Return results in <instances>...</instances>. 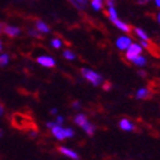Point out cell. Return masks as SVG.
<instances>
[{"label": "cell", "instance_id": "cell-10", "mask_svg": "<svg viewBox=\"0 0 160 160\" xmlns=\"http://www.w3.org/2000/svg\"><path fill=\"white\" fill-rule=\"evenodd\" d=\"M36 29H37L39 32H41V33H49L50 32V28L41 20L36 21Z\"/></svg>", "mask_w": 160, "mask_h": 160}, {"label": "cell", "instance_id": "cell-26", "mask_svg": "<svg viewBox=\"0 0 160 160\" xmlns=\"http://www.w3.org/2000/svg\"><path fill=\"white\" fill-rule=\"evenodd\" d=\"M56 123H58V125H62V123L64 122V118L61 117V116H58V117L56 118V121H55Z\"/></svg>", "mask_w": 160, "mask_h": 160}, {"label": "cell", "instance_id": "cell-30", "mask_svg": "<svg viewBox=\"0 0 160 160\" xmlns=\"http://www.w3.org/2000/svg\"><path fill=\"white\" fill-rule=\"evenodd\" d=\"M3 28H5V24L0 22V34L3 33Z\"/></svg>", "mask_w": 160, "mask_h": 160}, {"label": "cell", "instance_id": "cell-15", "mask_svg": "<svg viewBox=\"0 0 160 160\" xmlns=\"http://www.w3.org/2000/svg\"><path fill=\"white\" fill-rule=\"evenodd\" d=\"M86 121H88V119H87V116L86 114H83V113H79L77 114L76 117H74V122L77 123L78 126H82L83 123L86 122Z\"/></svg>", "mask_w": 160, "mask_h": 160}, {"label": "cell", "instance_id": "cell-28", "mask_svg": "<svg viewBox=\"0 0 160 160\" xmlns=\"http://www.w3.org/2000/svg\"><path fill=\"white\" fill-rule=\"evenodd\" d=\"M55 125H56V122H53V121H48V122L46 123V126H47V128H52V127L53 126H55Z\"/></svg>", "mask_w": 160, "mask_h": 160}, {"label": "cell", "instance_id": "cell-29", "mask_svg": "<svg viewBox=\"0 0 160 160\" xmlns=\"http://www.w3.org/2000/svg\"><path fill=\"white\" fill-rule=\"evenodd\" d=\"M3 112H5V107H3V104L0 103V116H2Z\"/></svg>", "mask_w": 160, "mask_h": 160}, {"label": "cell", "instance_id": "cell-17", "mask_svg": "<svg viewBox=\"0 0 160 160\" xmlns=\"http://www.w3.org/2000/svg\"><path fill=\"white\" fill-rule=\"evenodd\" d=\"M108 17L110 18V21H114L116 18H118V14H117V10L114 9V6H110L108 7V13H107Z\"/></svg>", "mask_w": 160, "mask_h": 160}, {"label": "cell", "instance_id": "cell-11", "mask_svg": "<svg viewBox=\"0 0 160 160\" xmlns=\"http://www.w3.org/2000/svg\"><path fill=\"white\" fill-rule=\"evenodd\" d=\"M151 97V92L148 88H141L137 90L136 98L137 100H148Z\"/></svg>", "mask_w": 160, "mask_h": 160}, {"label": "cell", "instance_id": "cell-18", "mask_svg": "<svg viewBox=\"0 0 160 160\" xmlns=\"http://www.w3.org/2000/svg\"><path fill=\"white\" fill-rule=\"evenodd\" d=\"M90 5L95 10H101L104 6V0H92Z\"/></svg>", "mask_w": 160, "mask_h": 160}, {"label": "cell", "instance_id": "cell-3", "mask_svg": "<svg viewBox=\"0 0 160 160\" xmlns=\"http://www.w3.org/2000/svg\"><path fill=\"white\" fill-rule=\"evenodd\" d=\"M142 52H143V47L141 46L140 43L132 42L129 46H128V48L126 49V55H125V57H126L128 61L132 62V60H134L136 56L141 55Z\"/></svg>", "mask_w": 160, "mask_h": 160}, {"label": "cell", "instance_id": "cell-9", "mask_svg": "<svg viewBox=\"0 0 160 160\" xmlns=\"http://www.w3.org/2000/svg\"><path fill=\"white\" fill-rule=\"evenodd\" d=\"M119 127L122 130H125V132H132V130L135 128V126H134L133 123L130 122V120L127 119V118H123V119L120 120Z\"/></svg>", "mask_w": 160, "mask_h": 160}, {"label": "cell", "instance_id": "cell-5", "mask_svg": "<svg viewBox=\"0 0 160 160\" xmlns=\"http://www.w3.org/2000/svg\"><path fill=\"white\" fill-rule=\"evenodd\" d=\"M37 62L40 65H42L43 68H54L56 65V62H55V60H54L53 57L47 56V55L39 56L37 58Z\"/></svg>", "mask_w": 160, "mask_h": 160}, {"label": "cell", "instance_id": "cell-8", "mask_svg": "<svg viewBox=\"0 0 160 160\" xmlns=\"http://www.w3.org/2000/svg\"><path fill=\"white\" fill-rule=\"evenodd\" d=\"M58 151H60L61 153L64 154V156H67V157L71 158V159H74V160H78L80 159L79 158V154L77 152H74L73 150H71L69 148H65V147H60L58 148Z\"/></svg>", "mask_w": 160, "mask_h": 160}, {"label": "cell", "instance_id": "cell-37", "mask_svg": "<svg viewBox=\"0 0 160 160\" xmlns=\"http://www.w3.org/2000/svg\"><path fill=\"white\" fill-rule=\"evenodd\" d=\"M158 21H159V23H160V13H159V15H158Z\"/></svg>", "mask_w": 160, "mask_h": 160}, {"label": "cell", "instance_id": "cell-1", "mask_svg": "<svg viewBox=\"0 0 160 160\" xmlns=\"http://www.w3.org/2000/svg\"><path fill=\"white\" fill-rule=\"evenodd\" d=\"M50 132L53 134V136L58 141H63L68 137H73L74 132L72 128H63L62 125L56 123L55 126H53L50 128Z\"/></svg>", "mask_w": 160, "mask_h": 160}, {"label": "cell", "instance_id": "cell-4", "mask_svg": "<svg viewBox=\"0 0 160 160\" xmlns=\"http://www.w3.org/2000/svg\"><path fill=\"white\" fill-rule=\"evenodd\" d=\"M13 125L17 128H27V126L30 123L29 118L20 113H15L13 116Z\"/></svg>", "mask_w": 160, "mask_h": 160}, {"label": "cell", "instance_id": "cell-22", "mask_svg": "<svg viewBox=\"0 0 160 160\" xmlns=\"http://www.w3.org/2000/svg\"><path fill=\"white\" fill-rule=\"evenodd\" d=\"M50 45H52L55 49H60L61 46H62V41H61L58 38H53L52 41H50Z\"/></svg>", "mask_w": 160, "mask_h": 160}, {"label": "cell", "instance_id": "cell-19", "mask_svg": "<svg viewBox=\"0 0 160 160\" xmlns=\"http://www.w3.org/2000/svg\"><path fill=\"white\" fill-rule=\"evenodd\" d=\"M28 34H30L31 37L36 38V39H42V34H41V32H39L37 29L29 28V29H28Z\"/></svg>", "mask_w": 160, "mask_h": 160}, {"label": "cell", "instance_id": "cell-16", "mask_svg": "<svg viewBox=\"0 0 160 160\" xmlns=\"http://www.w3.org/2000/svg\"><path fill=\"white\" fill-rule=\"evenodd\" d=\"M132 62H133L135 65H137V67H144V65L147 64V58L144 56H142V55H138V56H136L134 60H132Z\"/></svg>", "mask_w": 160, "mask_h": 160}, {"label": "cell", "instance_id": "cell-12", "mask_svg": "<svg viewBox=\"0 0 160 160\" xmlns=\"http://www.w3.org/2000/svg\"><path fill=\"white\" fill-rule=\"evenodd\" d=\"M112 23H113L119 30L123 31V32H130V30H132V28H130L128 24L123 23L122 21H120L119 18H116L114 21H112Z\"/></svg>", "mask_w": 160, "mask_h": 160}, {"label": "cell", "instance_id": "cell-24", "mask_svg": "<svg viewBox=\"0 0 160 160\" xmlns=\"http://www.w3.org/2000/svg\"><path fill=\"white\" fill-rule=\"evenodd\" d=\"M111 87H112V85H111L110 81H105V82L103 83V89L104 90H110Z\"/></svg>", "mask_w": 160, "mask_h": 160}, {"label": "cell", "instance_id": "cell-2", "mask_svg": "<svg viewBox=\"0 0 160 160\" xmlns=\"http://www.w3.org/2000/svg\"><path fill=\"white\" fill-rule=\"evenodd\" d=\"M81 74H82V77L87 81L93 83L94 86H101L104 82V79L101 74H98L97 72H95L93 70H90V69H87V68H82L81 69Z\"/></svg>", "mask_w": 160, "mask_h": 160}, {"label": "cell", "instance_id": "cell-36", "mask_svg": "<svg viewBox=\"0 0 160 160\" xmlns=\"http://www.w3.org/2000/svg\"><path fill=\"white\" fill-rule=\"evenodd\" d=\"M2 130H1V129H0V137H1V136H2Z\"/></svg>", "mask_w": 160, "mask_h": 160}, {"label": "cell", "instance_id": "cell-6", "mask_svg": "<svg viewBox=\"0 0 160 160\" xmlns=\"http://www.w3.org/2000/svg\"><path fill=\"white\" fill-rule=\"evenodd\" d=\"M3 33L6 34V36H8L9 38L18 37L21 34V29L17 27H14V25H6V24H5Z\"/></svg>", "mask_w": 160, "mask_h": 160}, {"label": "cell", "instance_id": "cell-7", "mask_svg": "<svg viewBox=\"0 0 160 160\" xmlns=\"http://www.w3.org/2000/svg\"><path fill=\"white\" fill-rule=\"evenodd\" d=\"M130 43H132V39H130L129 37L122 36V37H119V39L116 41V46H117L120 50H126Z\"/></svg>", "mask_w": 160, "mask_h": 160}, {"label": "cell", "instance_id": "cell-34", "mask_svg": "<svg viewBox=\"0 0 160 160\" xmlns=\"http://www.w3.org/2000/svg\"><path fill=\"white\" fill-rule=\"evenodd\" d=\"M156 1V5H157V7H159L160 8V0H154Z\"/></svg>", "mask_w": 160, "mask_h": 160}, {"label": "cell", "instance_id": "cell-33", "mask_svg": "<svg viewBox=\"0 0 160 160\" xmlns=\"http://www.w3.org/2000/svg\"><path fill=\"white\" fill-rule=\"evenodd\" d=\"M138 74H141V77H145V72L144 71H138Z\"/></svg>", "mask_w": 160, "mask_h": 160}, {"label": "cell", "instance_id": "cell-25", "mask_svg": "<svg viewBox=\"0 0 160 160\" xmlns=\"http://www.w3.org/2000/svg\"><path fill=\"white\" fill-rule=\"evenodd\" d=\"M72 108H73L74 110H79L80 108H81V104H80V102L76 101V102H73V103H72Z\"/></svg>", "mask_w": 160, "mask_h": 160}, {"label": "cell", "instance_id": "cell-35", "mask_svg": "<svg viewBox=\"0 0 160 160\" xmlns=\"http://www.w3.org/2000/svg\"><path fill=\"white\" fill-rule=\"evenodd\" d=\"M2 50V42H1V40H0V52Z\"/></svg>", "mask_w": 160, "mask_h": 160}, {"label": "cell", "instance_id": "cell-32", "mask_svg": "<svg viewBox=\"0 0 160 160\" xmlns=\"http://www.w3.org/2000/svg\"><path fill=\"white\" fill-rule=\"evenodd\" d=\"M57 112H58V111H57L56 108H54V109H52V110H50V113H52V114H56Z\"/></svg>", "mask_w": 160, "mask_h": 160}, {"label": "cell", "instance_id": "cell-20", "mask_svg": "<svg viewBox=\"0 0 160 160\" xmlns=\"http://www.w3.org/2000/svg\"><path fill=\"white\" fill-rule=\"evenodd\" d=\"M135 33L137 34V37L141 38V40H147V41H150L149 36L144 32V30H142V29H140V28H136V29H135Z\"/></svg>", "mask_w": 160, "mask_h": 160}, {"label": "cell", "instance_id": "cell-31", "mask_svg": "<svg viewBox=\"0 0 160 160\" xmlns=\"http://www.w3.org/2000/svg\"><path fill=\"white\" fill-rule=\"evenodd\" d=\"M150 0H136V2L137 3H147V2H149Z\"/></svg>", "mask_w": 160, "mask_h": 160}, {"label": "cell", "instance_id": "cell-13", "mask_svg": "<svg viewBox=\"0 0 160 160\" xmlns=\"http://www.w3.org/2000/svg\"><path fill=\"white\" fill-rule=\"evenodd\" d=\"M69 1L79 10H85L88 5V0H69Z\"/></svg>", "mask_w": 160, "mask_h": 160}, {"label": "cell", "instance_id": "cell-14", "mask_svg": "<svg viewBox=\"0 0 160 160\" xmlns=\"http://www.w3.org/2000/svg\"><path fill=\"white\" fill-rule=\"evenodd\" d=\"M81 127H82V129L86 132L87 135H89V136H93L94 133H95V130H96V127L94 126L93 123H90L89 121H86Z\"/></svg>", "mask_w": 160, "mask_h": 160}, {"label": "cell", "instance_id": "cell-27", "mask_svg": "<svg viewBox=\"0 0 160 160\" xmlns=\"http://www.w3.org/2000/svg\"><path fill=\"white\" fill-rule=\"evenodd\" d=\"M104 2L107 3L108 7H110V6H114V0H104Z\"/></svg>", "mask_w": 160, "mask_h": 160}, {"label": "cell", "instance_id": "cell-23", "mask_svg": "<svg viewBox=\"0 0 160 160\" xmlns=\"http://www.w3.org/2000/svg\"><path fill=\"white\" fill-rule=\"evenodd\" d=\"M63 56L65 57V58H67V60H70V61H72V60H74V58H76V54H74L73 52H71V50L67 49V50H64Z\"/></svg>", "mask_w": 160, "mask_h": 160}, {"label": "cell", "instance_id": "cell-21", "mask_svg": "<svg viewBox=\"0 0 160 160\" xmlns=\"http://www.w3.org/2000/svg\"><path fill=\"white\" fill-rule=\"evenodd\" d=\"M8 63H9V55H8V54L0 55V68L6 67Z\"/></svg>", "mask_w": 160, "mask_h": 160}]
</instances>
